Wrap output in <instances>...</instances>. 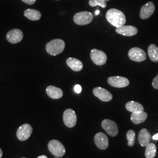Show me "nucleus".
I'll list each match as a JSON object with an SVG mask.
<instances>
[{
	"instance_id": "obj_1",
	"label": "nucleus",
	"mask_w": 158,
	"mask_h": 158,
	"mask_svg": "<svg viewBox=\"0 0 158 158\" xmlns=\"http://www.w3.org/2000/svg\"><path fill=\"white\" fill-rule=\"evenodd\" d=\"M106 19L108 23L116 28L123 27L126 23L124 14L120 10L112 8L106 13Z\"/></svg>"
},
{
	"instance_id": "obj_2",
	"label": "nucleus",
	"mask_w": 158,
	"mask_h": 158,
	"mask_svg": "<svg viewBox=\"0 0 158 158\" xmlns=\"http://www.w3.org/2000/svg\"><path fill=\"white\" fill-rule=\"evenodd\" d=\"M65 48V43L62 40H52L46 45V52L52 56H56L62 53Z\"/></svg>"
},
{
	"instance_id": "obj_3",
	"label": "nucleus",
	"mask_w": 158,
	"mask_h": 158,
	"mask_svg": "<svg viewBox=\"0 0 158 158\" xmlns=\"http://www.w3.org/2000/svg\"><path fill=\"white\" fill-rule=\"evenodd\" d=\"M48 149L50 152L56 158H61L66 153L65 148L62 143L56 139L51 140L48 143Z\"/></svg>"
},
{
	"instance_id": "obj_4",
	"label": "nucleus",
	"mask_w": 158,
	"mask_h": 158,
	"mask_svg": "<svg viewBox=\"0 0 158 158\" xmlns=\"http://www.w3.org/2000/svg\"><path fill=\"white\" fill-rule=\"evenodd\" d=\"M93 15L88 11H82L76 14L73 17L74 22L79 25H85L91 23Z\"/></svg>"
},
{
	"instance_id": "obj_5",
	"label": "nucleus",
	"mask_w": 158,
	"mask_h": 158,
	"mask_svg": "<svg viewBox=\"0 0 158 158\" xmlns=\"http://www.w3.org/2000/svg\"><path fill=\"white\" fill-rule=\"evenodd\" d=\"M64 124L68 128H73L77 123V115L73 110L68 108L66 110L63 115Z\"/></svg>"
},
{
	"instance_id": "obj_6",
	"label": "nucleus",
	"mask_w": 158,
	"mask_h": 158,
	"mask_svg": "<svg viewBox=\"0 0 158 158\" xmlns=\"http://www.w3.org/2000/svg\"><path fill=\"white\" fill-rule=\"evenodd\" d=\"M102 127L109 135L114 137L118 135V127L116 123L114 121L105 119L102 121Z\"/></svg>"
},
{
	"instance_id": "obj_7",
	"label": "nucleus",
	"mask_w": 158,
	"mask_h": 158,
	"mask_svg": "<svg viewBox=\"0 0 158 158\" xmlns=\"http://www.w3.org/2000/svg\"><path fill=\"white\" fill-rule=\"evenodd\" d=\"M91 59L96 65L102 66L104 64L107 60V56L103 51L96 49H92L90 52Z\"/></svg>"
},
{
	"instance_id": "obj_8",
	"label": "nucleus",
	"mask_w": 158,
	"mask_h": 158,
	"mask_svg": "<svg viewBox=\"0 0 158 158\" xmlns=\"http://www.w3.org/2000/svg\"><path fill=\"white\" fill-rule=\"evenodd\" d=\"M33 132L31 125L29 124L21 125L17 131V136L19 141H25L29 138Z\"/></svg>"
},
{
	"instance_id": "obj_9",
	"label": "nucleus",
	"mask_w": 158,
	"mask_h": 158,
	"mask_svg": "<svg viewBox=\"0 0 158 158\" xmlns=\"http://www.w3.org/2000/svg\"><path fill=\"white\" fill-rule=\"evenodd\" d=\"M128 57L132 61L141 62L146 60L147 55L145 51L139 48H132L128 52Z\"/></svg>"
},
{
	"instance_id": "obj_10",
	"label": "nucleus",
	"mask_w": 158,
	"mask_h": 158,
	"mask_svg": "<svg viewBox=\"0 0 158 158\" xmlns=\"http://www.w3.org/2000/svg\"><path fill=\"white\" fill-rule=\"evenodd\" d=\"M107 81L109 85L117 88H123L130 85L129 80L124 77L112 76L108 77Z\"/></svg>"
},
{
	"instance_id": "obj_11",
	"label": "nucleus",
	"mask_w": 158,
	"mask_h": 158,
	"mask_svg": "<svg viewBox=\"0 0 158 158\" xmlns=\"http://www.w3.org/2000/svg\"><path fill=\"white\" fill-rule=\"evenodd\" d=\"M23 38V34L19 29H14L10 31L6 36V40L11 44H15L20 42Z\"/></svg>"
},
{
	"instance_id": "obj_12",
	"label": "nucleus",
	"mask_w": 158,
	"mask_h": 158,
	"mask_svg": "<svg viewBox=\"0 0 158 158\" xmlns=\"http://www.w3.org/2000/svg\"><path fill=\"white\" fill-rule=\"evenodd\" d=\"M94 142L97 147L101 150H106L109 145V141L107 136L102 132L96 134L94 136Z\"/></svg>"
},
{
	"instance_id": "obj_13",
	"label": "nucleus",
	"mask_w": 158,
	"mask_h": 158,
	"mask_svg": "<svg viewBox=\"0 0 158 158\" xmlns=\"http://www.w3.org/2000/svg\"><path fill=\"white\" fill-rule=\"evenodd\" d=\"M93 92L94 96L102 102H110L113 99V95L111 94V93L106 89L102 88L100 87L94 88Z\"/></svg>"
},
{
	"instance_id": "obj_14",
	"label": "nucleus",
	"mask_w": 158,
	"mask_h": 158,
	"mask_svg": "<svg viewBox=\"0 0 158 158\" xmlns=\"http://www.w3.org/2000/svg\"><path fill=\"white\" fill-rule=\"evenodd\" d=\"M155 10V6L152 2H148L142 6L140 11V18L142 19H147L151 17Z\"/></svg>"
},
{
	"instance_id": "obj_15",
	"label": "nucleus",
	"mask_w": 158,
	"mask_h": 158,
	"mask_svg": "<svg viewBox=\"0 0 158 158\" xmlns=\"http://www.w3.org/2000/svg\"><path fill=\"white\" fill-rule=\"evenodd\" d=\"M151 133L145 128L142 129L138 134V142L142 147H146L150 143L151 140Z\"/></svg>"
},
{
	"instance_id": "obj_16",
	"label": "nucleus",
	"mask_w": 158,
	"mask_h": 158,
	"mask_svg": "<svg viewBox=\"0 0 158 158\" xmlns=\"http://www.w3.org/2000/svg\"><path fill=\"white\" fill-rule=\"evenodd\" d=\"M116 32L126 36H133L138 33V29L135 27L127 25L116 28Z\"/></svg>"
},
{
	"instance_id": "obj_17",
	"label": "nucleus",
	"mask_w": 158,
	"mask_h": 158,
	"mask_svg": "<svg viewBox=\"0 0 158 158\" xmlns=\"http://www.w3.org/2000/svg\"><path fill=\"white\" fill-rule=\"evenodd\" d=\"M148 118V114L144 111H138L132 113L131 119L134 124H140L146 121Z\"/></svg>"
},
{
	"instance_id": "obj_18",
	"label": "nucleus",
	"mask_w": 158,
	"mask_h": 158,
	"mask_svg": "<svg viewBox=\"0 0 158 158\" xmlns=\"http://www.w3.org/2000/svg\"><path fill=\"white\" fill-rule=\"evenodd\" d=\"M46 91L48 96L52 99H59L62 97L63 91L60 88L49 85L46 88Z\"/></svg>"
},
{
	"instance_id": "obj_19",
	"label": "nucleus",
	"mask_w": 158,
	"mask_h": 158,
	"mask_svg": "<svg viewBox=\"0 0 158 158\" xmlns=\"http://www.w3.org/2000/svg\"><path fill=\"white\" fill-rule=\"evenodd\" d=\"M66 63L68 66L71 68V69L73 70L74 72H80L83 69V63L79 59L76 58H73V57L68 58L66 60Z\"/></svg>"
},
{
	"instance_id": "obj_20",
	"label": "nucleus",
	"mask_w": 158,
	"mask_h": 158,
	"mask_svg": "<svg viewBox=\"0 0 158 158\" xmlns=\"http://www.w3.org/2000/svg\"><path fill=\"white\" fill-rule=\"evenodd\" d=\"M125 108L128 111L131 113L144 111V108L142 104L138 102H134V101L128 102L125 105Z\"/></svg>"
},
{
	"instance_id": "obj_21",
	"label": "nucleus",
	"mask_w": 158,
	"mask_h": 158,
	"mask_svg": "<svg viewBox=\"0 0 158 158\" xmlns=\"http://www.w3.org/2000/svg\"><path fill=\"white\" fill-rule=\"evenodd\" d=\"M24 15L31 21H38L41 18V14L39 11L34 9H27L24 12Z\"/></svg>"
},
{
	"instance_id": "obj_22",
	"label": "nucleus",
	"mask_w": 158,
	"mask_h": 158,
	"mask_svg": "<svg viewBox=\"0 0 158 158\" xmlns=\"http://www.w3.org/2000/svg\"><path fill=\"white\" fill-rule=\"evenodd\" d=\"M148 53L150 59L154 62H158V47L155 44H151L148 48Z\"/></svg>"
},
{
	"instance_id": "obj_23",
	"label": "nucleus",
	"mask_w": 158,
	"mask_h": 158,
	"mask_svg": "<svg viewBox=\"0 0 158 158\" xmlns=\"http://www.w3.org/2000/svg\"><path fill=\"white\" fill-rule=\"evenodd\" d=\"M156 153V146L153 143H149L147 147L145 150L146 158H154Z\"/></svg>"
},
{
	"instance_id": "obj_24",
	"label": "nucleus",
	"mask_w": 158,
	"mask_h": 158,
	"mask_svg": "<svg viewBox=\"0 0 158 158\" xmlns=\"http://www.w3.org/2000/svg\"><path fill=\"white\" fill-rule=\"evenodd\" d=\"M127 138L128 139V145L133 147L135 143V132L134 130H130L127 133Z\"/></svg>"
},
{
	"instance_id": "obj_25",
	"label": "nucleus",
	"mask_w": 158,
	"mask_h": 158,
	"mask_svg": "<svg viewBox=\"0 0 158 158\" xmlns=\"http://www.w3.org/2000/svg\"><path fill=\"white\" fill-rule=\"evenodd\" d=\"M89 4L93 7L100 6L102 8H105L107 6V2L104 0H89Z\"/></svg>"
},
{
	"instance_id": "obj_26",
	"label": "nucleus",
	"mask_w": 158,
	"mask_h": 158,
	"mask_svg": "<svg viewBox=\"0 0 158 158\" xmlns=\"http://www.w3.org/2000/svg\"><path fill=\"white\" fill-rule=\"evenodd\" d=\"M152 85L154 89H158V74L153 80Z\"/></svg>"
},
{
	"instance_id": "obj_27",
	"label": "nucleus",
	"mask_w": 158,
	"mask_h": 158,
	"mask_svg": "<svg viewBox=\"0 0 158 158\" xmlns=\"http://www.w3.org/2000/svg\"><path fill=\"white\" fill-rule=\"evenodd\" d=\"M74 91L77 93H80L81 91V87L79 85H76L74 86Z\"/></svg>"
},
{
	"instance_id": "obj_28",
	"label": "nucleus",
	"mask_w": 158,
	"mask_h": 158,
	"mask_svg": "<svg viewBox=\"0 0 158 158\" xmlns=\"http://www.w3.org/2000/svg\"><path fill=\"white\" fill-rule=\"evenodd\" d=\"M22 1L23 2L28 5H33L36 2V0H22Z\"/></svg>"
},
{
	"instance_id": "obj_29",
	"label": "nucleus",
	"mask_w": 158,
	"mask_h": 158,
	"mask_svg": "<svg viewBox=\"0 0 158 158\" xmlns=\"http://www.w3.org/2000/svg\"><path fill=\"white\" fill-rule=\"evenodd\" d=\"M152 139L154 140H158V134H156V135L153 136Z\"/></svg>"
},
{
	"instance_id": "obj_30",
	"label": "nucleus",
	"mask_w": 158,
	"mask_h": 158,
	"mask_svg": "<svg viewBox=\"0 0 158 158\" xmlns=\"http://www.w3.org/2000/svg\"><path fill=\"white\" fill-rule=\"evenodd\" d=\"M37 158H48L45 155H40V156H38Z\"/></svg>"
},
{
	"instance_id": "obj_31",
	"label": "nucleus",
	"mask_w": 158,
	"mask_h": 158,
	"mask_svg": "<svg viewBox=\"0 0 158 158\" xmlns=\"http://www.w3.org/2000/svg\"><path fill=\"white\" fill-rule=\"evenodd\" d=\"M2 155H3V152H2V150H1V149L0 148V158H2Z\"/></svg>"
},
{
	"instance_id": "obj_32",
	"label": "nucleus",
	"mask_w": 158,
	"mask_h": 158,
	"mask_svg": "<svg viewBox=\"0 0 158 158\" xmlns=\"http://www.w3.org/2000/svg\"><path fill=\"white\" fill-rule=\"evenodd\" d=\"M100 10H97L96 11V12H95V15H98L99 14H100Z\"/></svg>"
},
{
	"instance_id": "obj_33",
	"label": "nucleus",
	"mask_w": 158,
	"mask_h": 158,
	"mask_svg": "<svg viewBox=\"0 0 158 158\" xmlns=\"http://www.w3.org/2000/svg\"><path fill=\"white\" fill-rule=\"evenodd\" d=\"M104 1H105L107 2V1H110V0H104Z\"/></svg>"
},
{
	"instance_id": "obj_34",
	"label": "nucleus",
	"mask_w": 158,
	"mask_h": 158,
	"mask_svg": "<svg viewBox=\"0 0 158 158\" xmlns=\"http://www.w3.org/2000/svg\"></svg>"
},
{
	"instance_id": "obj_35",
	"label": "nucleus",
	"mask_w": 158,
	"mask_h": 158,
	"mask_svg": "<svg viewBox=\"0 0 158 158\" xmlns=\"http://www.w3.org/2000/svg\"><path fill=\"white\" fill-rule=\"evenodd\" d=\"M57 1H59V0H57Z\"/></svg>"
}]
</instances>
